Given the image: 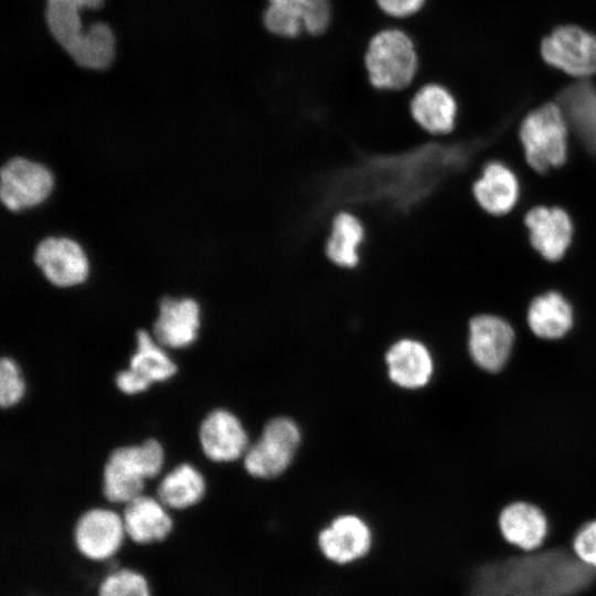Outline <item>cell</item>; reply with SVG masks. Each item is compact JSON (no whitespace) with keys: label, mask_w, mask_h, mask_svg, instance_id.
<instances>
[{"label":"cell","mask_w":596,"mask_h":596,"mask_svg":"<svg viewBox=\"0 0 596 596\" xmlns=\"http://www.w3.org/2000/svg\"><path fill=\"white\" fill-rule=\"evenodd\" d=\"M332 20V0H267L262 14L264 29L285 40H295L305 33L321 36L328 32Z\"/></svg>","instance_id":"cell-5"},{"label":"cell","mask_w":596,"mask_h":596,"mask_svg":"<svg viewBox=\"0 0 596 596\" xmlns=\"http://www.w3.org/2000/svg\"><path fill=\"white\" fill-rule=\"evenodd\" d=\"M476 203L487 213L499 216L509 213L520 196V185L513 171L500 161L488 162L471 184Z\"/></svg>","instance_id":"cell-17"},{"label":"cell","mask_w":596,"mask_h":596,"mask_svg":"<svg viewBox=\"0 0 596 596\" xmlns=\"http://www.w3.org/2000/svg\"><path fill=\"white\" fill-rule=\"evenodd\" d=\"M204 454L214 461H232L248 448L246 432L240 419L226 409H215L206 415L199 429Z\"/></svg>","instance_id":"cell-16"},{"label":"cell","mask_w":596,"mask_h":596,"mask_svg":"<svg viewBox=\"0 0 596 596\" xmlns=\"http://www.w3.org/2000/svg\"><path fill=\"white\" fill-rule=\"evenodd\" d=\"M116 384L121 392L130 395L143 392L150 386L129 368L116 375Z\"/></svg>","instance_id":"cell-30"},{"label":"cell","mask_w":596,"mask_h":596,"mask_svg":"<svg viewBox=\"0 0 596 596\" xmlns=\"http://www.w3.org/2000/svg\"><path fill=\"white\" fill-rule=\"evenodd\" d=\"M565 118L586 146L596 152V88L588 81L566 87L558 96Z\"/></svg>","instance_id":"cell-23"},{"label":"cell","mask_w":596,"mask_h":596,"mask_svg":"<svg viewBox=\"0 0 596 596\" xmlns=\"http://www.w3.org/2000/svg\"><path fill=\"white\" fill-rule=\"evenodd\" d=\"M123 520L125 531L138 543L162 540L172 528V520L164 505L142 494L126 503Z\"/></svg>","instance_id":"cell-22"},{"label":"cell","mask_w":596,"mask_h":596,"mask_svg":"<svg viewBox=\"0 0 596 596\" xmlns=\"http://www.w3.org/2000/svg\"><path fill=\"white\" fill-rule=\"evenodd\" d=\"M498 526L505 542L524 552L539 550L550 531L544 509L524 500L503 505L498 514Z\"/></svg>","instance_id":"cell-13"},{"label":"cell","mask_w":596,"mask_h":596,"mask_svg":"<svg viewBox=\"0 0 596 596\" xmlns=\"http://www.w3.org/2000/svg\"><path fill=\"white\" fill-rule=\"evenodd\" d=\"M541 52L545 62L572 76L596 74V36L582 28L555 29L542 41Z\"/></svg>","instance_id":"cell-7"},{"label":"cell","mask_w":596,"mask_h":596,"mask_svg":"<svg viewBox=\"0 0 596 596\" xmlns=\"http://www.w3.org/2000/svg\"><path fill=\"white\" fill-rule=\"evenodd\" d=\"M200 308L190 298L166 297L160 302L159 316L153 324L155 339L162 347L180 349L190 345L198 337Z\"/></svg>","instance_id":"cell-18"},{"label":"cell","mask_w":596,"mask_h":596,"mask_svg":"<svg viewBox=\"0 0 596 596\" xmlns=\"http://www.w3.org/2000/svg\"><path fill=\"white\" fill-rule=\"evenodd\" d=\"M379 10L393 20H405L418 14L427 0H375Z\"/></svg>","instance_id":"cell-29"},{"label":"cell","mask_w":596,"mask_h":596,"mask_svg":"<svg viewBox=\"0 0 596 596\" xmlns=\"http://www.w3.org/2000/svg\"><path fill=\"white\" fill-rule=\"evenodd\" d=\"M390 379L403 389L425 386L434 372L433 356L427 347L415 339L394 342L385 354Z\"/></svg>","instance_id":"cell-19"},{"label":"cell","mask_w":596,"mask_h":596,"mask_svg":"<svg viewBox=\"0 0 596 596\" xmlns=\"http://www.w3.org/2000/svg\"><path fill=\"white\" fill-rule=\"evenodd\" d=\"M363 65L370 85L382 92H404L413 87L421 66L416 43L404 29L390 25L369 40Z\"/></svg>","instance_id":"cell-2"},{"label":"cell","mask_w":596,"mask_h":596,"mask_svg":"<svg viewBox=\"0 0 596 596\" xmlns=\"http://www.w3.org/2000/svg\"><path fill=\"white\" fill-rule=\"evenodd\" d=\"M572 547L583 563L596 568V518L588 520L576 531Z\"/></svg>","instance_id":"cell-28"},{"label":"cell","mask_w":596,"mask_h":596,"mask_svg":"<svg viewBox=\"0 0 596 596\" xmlns=\"http://www.w3.org/2000/svg\"><path fill=\"white\" fill-rule=\"evenodd\" d=\"M567 120L558 104L546 103L521 121L519 136L526 163L543 173L567 159Z\"/></svg>","instance_id":"cell-4"},{"label":"cell","mask_w":596,"mask_h":596,"mask_svg":"<svg viewBox=\"0 0 596 596\" xmlns=\"http://www.w3.org/2000/svg\"><path fill=\"white\" fill-rule=\"evenodd\" d=\"M365 236L364 222L356 213L347 209L338 210L331 219L324 242L327 258L340 268H355L361 260L360 249Z\"/></svg>","instance_id":"cell-20"},{"label":"cell","mask_w":596,"mask_h":596,"mask_svg":"<svg viewBox=\"0 0 596 596\" xmlns=\"http://www.w3.org/2000/svg\"><path fill=\"white\" fill-rule=\"evenodd\" d=\"M408 108L417 126L432 137L449 136L456 129L458 103L441 83L427 82L415 88Z\"/></svg>","instance_id":"cell-12"},{"label":"cell","mask_w":596,"mask_h":596,"mask_svg":"<svg viewBox=\"0 0 596 596\" xmlns=\"http://www.w3.org/2000/svg\"><path fill=\"white\" fill-rule=\"evenodd\" d=\"M104 0H46L45 17L56 42L81 66L106 68L114 58L115 38L103 22L85 28L81 12L98 9Z\"/></svg>","instance_id":"cell-1"},{"label":"cell","mask_w":596,"mask_h":596,"mask_svg":"<svg viewBox=\"0 0 596 596\" xmlns=\"http://www.w3.org/2000/svg\"><path fill=\"white\" fill-rule=\"evenodd\" d=\"M53 177L42 164L24 158H13L1 169L0 196L12 211L40 204L51 193Z\"/></svg>","instance_id":"cell-9"},{"label":"cell","mask_w":596,"mask_h":596,"mask_svg":"<svg viewBox=\"0 0 596 596\" xmlns=\"http://www.w3.org/2000/svg\"><path fill=\"white\" fill-rule=\"evenodd\" d=\"M161 347L147 331L137 332V349L129 369L149 385L166 381L177 372L175 364Z\"/></svg>","instance_id":"cell-25"},{"label":"cell","mask_w":596,"mask_h":596,"mask_svg":"<svg viewBox=\"0 0 596 596\" xmlns=\"http://www.w3.org/2000/svg\"><path fill=\"white\" fill-rule=\"evenodd\" d=\"M531 246L549 262L562 259L574 236L568 213L558 206L536 205L523 219Z\"/></svg>","instance_id":"cell-10"},{"label":"cell","mask_w":596,"mask_h":596,"mask_svg":"<svg viewBox=\"0 0 596 596\" xmlns=\"http://www.w3.org/2000/svg\"><path fill=\"white\" fill-rule=\"evenodd\" d=\"M205 492L203 476L191 465L182 464L159 483L158 500L172 509H184L198 503Z\"/></svg>","instance_id":"cell-24"},{"label":"cell","mask_w":596,"mask_h":596,"mask_svg":"<svg viewBox=\"0 0 596 596\" xmlns=\"http://www.w3.org/2000/svg\"><path fill=\"white\" fill-rule=\"evenodd\" d=\"M514 340L512 326L499 316L481 313L469 321V354L483 371L494 373L502 370L511 355Z\"/></svg>","instance_id":"cell-8"},{"label":"cell","mask_w":596,"mask_h":596,"mask_svg":"<svg viewBox=\"0 0 596 596\" xmlns=\"http://www.w3.org/2000/svg\"><path fill=\"white\" fill-rule=\"evenodd\" d=\"M99 596H149V588L142 575L121 570L110 574L102 583Z\"/></svg>","instance_id":"cell-26"},{"label":"cell","mask_w":596,"mask_h":596,"mask_svg":"<svg viewBox=\"0 0 596 596\" xmlns=\"http://www.w3.org/2000/svg\"><path fill=\"white\" fill-rule=\"evenodd\" d=\"M164 460L156 439L111 451L104 468V496L111 502L127 503L141 494L145 480L159 473Z\"/></svg>","instance_id":"cell-3"},{"label":"cell","mask_w":596,"mask_h":596,"mask_svg":"<svg viewBox=\"0 0 596 596\" xmlns=\"http://www.w3.org/2000/svg\"><path fill=\"white\" fill-rule=\"evenodd\" d=\"M34 260L45 277L58 287L77 285L88 274V262L82 247L65 237L43 240L35 249Z\"/></svg>","instance_id":"cell-14"},{"label":"cell","mask_w":596,"mask_h":596,"mask_svg":"<svg viewBox=\"0 0 596 596\" xmlns=\"http://www.w3.org/2000/svg\"><path fill=\"white\" fill-rule=\"evenodd\" d=\"M124 532V520L117 513L93 509L79 518L74 534L82 554L93 560H104L119 549Z\"/></svg>","instance_id":"cell-15"},{"label":"cell","mask_w":596,"mask_h":596,"mask_svg":"<svg viewBox=\"0 0 596 596\" xmlns=\"http://www.w3.org/2000/svg\"><path fill=\"white\" fill-rule=\"evenodd\" d=\"M25 384L15 362L3 358L0 362V403L2 407H11L23 397Z\"/></svg>","instance_id":"cell-27"},{"label":"cell","mask_w":596,"mask_h":596,"mask_svg":"<svg viewBox=\"0 0 596 596\" xmlns=\"http://www.w3.org/2000/svg\"><path fill=\"white\" fill-rule=\"evenodd\" d=\"M318 547L321 554L334 564H352L370 552L372 531L362 518L342 514L319 532Z\"/></svg>","instance_id":"cell-11"},{"label":"cell","mask_w":596,"mask_h":596,"mask_svg":"<svg viewBox=\"0 0 596 596\" xmlns=\"http://www.w3.org/2000/svg\"><path fill=\"white\" fill-rule=\"evenodd\" d=\"M300 444L297 424L287 417L270 419L258 440L247 448L244 467L253 477L274 478L290 465Z\"/></svg>","instance_id":"cell-6"},{"label":"cell","mask_w":596,"mask_h":596,"mask_svg":"<svg viewBox=\"0 0 596 596\" xmlns=\"http://www.w3.org/2000/svg\"><path fill=\"white\" fill-rule=\"evenodd\" d=\"M532 333L544 340L563 338L573 328L574 310L558 291L551 290L534 297L526 311Z\"/></svg>","instance_id":"cell-21"}]
</instances>
